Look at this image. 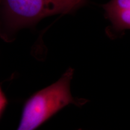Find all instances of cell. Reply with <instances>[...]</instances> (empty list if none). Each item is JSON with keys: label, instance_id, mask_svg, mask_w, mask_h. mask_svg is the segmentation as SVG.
Here are the masks:
<instances>
[{"label": "cell", "instance_id": "6da1fadb", "mask_svg": "<svg viewBox=\"0 0 130 130\" xmlns=\"http://www.w3.org/2000/svg\"><path fill=\"white\" fill-rule=\"evenodd\" d=\"M88 0H0V37L6 42L15 39L22 29L34 27L42 19L69 14Z\"/></svg>", "mask_w": 130, "mask_h": 130}, {"label": "cell", "instance_id": "3957f363", "mask_svg": "<svg viewBox=\"0 0 130 130\" xmlns=\"http://www.w3.org/2000/svg\"><path fill=\"white\" fill-rule=\"evenodd\" d=\"M103 8L116 31L130 30V0H111Z\"/></svg>", "mask_w": 130, "mask_h": 130}, {"label": "cell", "instance_id": "277c9868", "mask_svg": "<svg viewBox=\"0 0 130 130\" xmlns=\"http://www.w3.org/2000/svg\"><path fill=\"white\" fill-rule=\"evenodd\" d=\"M7 104V100L0 87V115L3 113Z\"/></svg>", "mask_w": 130, "mask_h": 130}, {"label": "cell", "instance_id": "7a4b0ae2", "mask_svg": "<svg viewBox=\"0 0 130 130\" xmlns=\"http://www.w3.org/2000/svg\"><path fill=\"white\" fill-rule=\"evenodd\" d=\"M74 72L72 68H68L56 82L39 90L27 100L18 129H35L67 105L83 104L86 101L75 98L71 93V82Z\"/></svg>", "mask_w": 130, "mask_h": 130}]
</instances>
